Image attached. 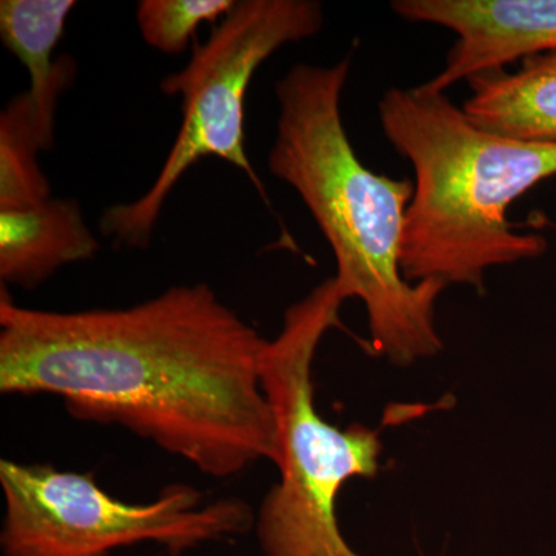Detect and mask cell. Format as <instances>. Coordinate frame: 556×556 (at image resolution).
Segmentation results:
<instances>
[{"label":"cell","mask_w":556,"mask_h":556,"mask_svg":"<svg viewBox=\"0 0 556 556\" xmlns=\"http://www.w3.org/2000/svg\"><path fill=\"white\" fill-rule=\"evenodd\" d=\"M266 343L204 283L78 313L24 308L2 288L0 393L61 397L75 419L124 428L229 479L276 459Z\"/></svg>","instance_id":"cell-1"},{"label":"cell","mask_w":556,"mask_h":556,"mask_svg":"<svg viewBox=\"0 0 556 556\" xmlns=\"http://www.w3.org/2000/svg\"><path fill=\"white\" fill-rule=\"evenodd\" d=\"M351 56L338 64H298L276 84L277 135L270 174L299 193L334 254L340 294L367 311L372 350L396 367L441 353L434 316L447 285L402 276L405 214L413 179L369 170L343 126Z\"/></svg>","instance_id":"cell-2"},{"label":"cell","mask_w":556,"mask_h":556,"mask_svg":"<svg viewBox=\"0 0 556 556\" xmlns=\"http://www.w3.org/2000/svg\"><path fill=\"white\" fill-rule=\"evenodd\" d=\"M379 121L388 142L415 170L401 248L405 280L481 291L486 270L547 251V240L519 233L507 211L556 177V144L481 129L447 94L420 86L387 90Z\"/></svg>","instance_id":"cell-3"},{"label":"cell","mask_w":556,"mask_h":556,"mask_svg":"<svg viewBox=\"0 0 556 556\" xmlns=\"http://www.w3.org/2000/svg\"><path fill=\"white\" fill-rule=\"evenodd\" d=\"M345 302L336 278H327L289 306L283 327L263 351L280 473L255 515L263 556H361L340 532L336 503L351 479L378 475L380 431L332 426L318 413L313 383L318 346L331 329L343 328Z\"/></svg>","instance_id":"cell-4"},{"label":"cell","mask_w":556,"mask_h":556,"mask_svg":"<svg viewBox=\"0 0 556 556\" xmlns=\"http://www.w3.org/2000/svg\"><path fill=\"white\" fill-rule=\"evenodd\" d=\"M324 27L316 0H241L206 43L193 46L192 60L167 76L161 90L182 101V121L152 188L131 203L102 214L100 228L116 247L146 248L164 204L190 167L219 159L243 172L266 199L247 153L244 104L260 65L281 47L313 38Z\"/></svg>","instance_id":"cell-5"},{"label":"cell","mask_w":556,"mask_h":556,"mask_svg":"<svg viewBox=\"0 0 556 556\" xmlns=\"http://www.w3.org/2000/svg\"><path fill=\"white\" fill-rule=\"evenodd\" d=\"M3 556H112L156 544L179 556L232 540L255 525L244 501H207L195 486L172 484L149 503L110 495L93 475L50 464L0 460Z\"/></svg>","instance_id":"cell-6"},{"label":"cell","mask_w":556,"mask_h":556,"mask_svg":"<svg viewBox=\"0 0 556 556\" xmlns=\"http://www.w3.org/2000/svg\"><path fill=\"white\" fill-rule=\"evenodd\" d=\"M391 10L402 20L456 33L444 70L420 84L433 93L486 70L556 51V0H394Z\"/></svg>","instance_id":"cell-7"},{"label":"cell","mask_w":556,"mask_h":556,"mask_svg":"<svg viewBox=\"0 0 556 556\" xmlns=\"http://www.w3.org/2000/svg\"><path fill=\"white\" fill-rule=\"evenodd\" d=\"M98 251L100 241L76 201L49 199L22 211L0 212L2 283L30 291Z\"/></svg>","instance_id":"cell-8"},{"label":"cell","mask_w":556,"mask_h":556,"mask_svg":"<svg viewBox=\"0 0 556 556\" xmlns=\"http://www.w3.org/2000/svg\"><path fill=\"white\" fill-rule=\"evenodd\" d=\"M75 5L73 0L0 2V38L27 68L30 89L25 94L43 150L53 146L58 101L75 75L72 58L53 60Z\"/></svg>","instance_id":"cell-9"},{"label":"cell","mask_w":556,"mask_h":556,"mask_svg":"<svg viewBox=\"0 0 556 556\" xmlns=\"http://www.w3.org/2000/svg\"><path fill=\"white\" fill-rule=\"evenodd\" d=\"M463 110L501 137L556 144V51L525 58L517 72L486 70L467 79Z\"/></svg>","instance_id":"cell-10"},{"label":"cell","mask_w":556,"mask_h":556,"mask_svg":"<svg viewBox=\"0 0 556 556\" xmlns=\"http://www.w3.org/2000/svg\"><path fill=\"white\" fill-rule=\"evenodd\" d=\"M40 150L24 91L0 115V212L22 211L50 199L49 179L38 164Z\"/></svg>","instance_id":"cell-11"},{"label":"cell","mask_w":556,"mask_h":556,"mask_svg":"<svg viewBox=\"0 0 556 556\" xmlns=\"http://www.w3.org/2000/svg\"><path fill=\"white\" fill-rule=\"evenodd\" d=\"M233 0H142L137 21L146 43L166 54L182 53L204 22L232 11Z\"/></svg>","instance_id":"cell-12"}]
</instances>
